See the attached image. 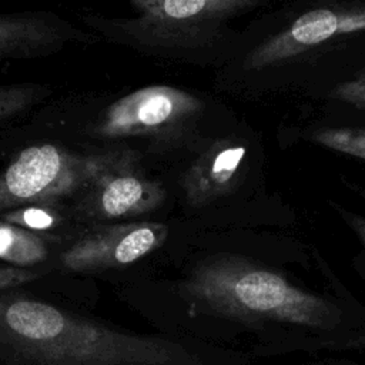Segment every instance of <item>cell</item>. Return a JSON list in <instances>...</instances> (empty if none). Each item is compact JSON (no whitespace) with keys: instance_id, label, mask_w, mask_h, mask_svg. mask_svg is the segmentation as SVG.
I'll return each instance as SVG.
<instances>
[{"instance_id":"cell-1","label":"cell","mask_w":365,"mask_h":365,"mask_svg":"<svg viewBox=\"0 0 365 365\" xmlns=\"http://www.w3.org/2000/svg\"><path fill=\"white\" fill-rule=\"evenodd\" d=\"M0 351L29 365H201L178 342L117 331L21 295L0 298Z\"/></svg>"},{"instance_id":"cell-2","label":"cell","mask_w":365,"mask_h":365,"mask_svg":"<svg viewBox=\"0 0 365 365\" xmlns=\"http://www.w3.org/2000/svg\"><path fill=\"white\" fill-rule=\"evenodd\" d=\"M181 291L198 307L241 321L267 319L314 328H329L338 322V309L324 298L234 255H215L198 262Z\"/></svg>"},{"instance_id":"cell-3","label":"cell","mask_w":365,"mask_h":365,"mask_svg":"<svg viewBox=\"0 0 365 365\" xmlns=\"http://www.w3.org/2000/svg\"><path fill=\"white\" fill-rule=\"evenodd\" d=\"M135 16L104 24L118 38L151 50L197 47L230 16L251 7L248 0H133Z\"/></svg>"},{"instance_id":"cell-4","label":"cell","mask_w":365,"mask_h":365,"mask_svg":"<svg viewBox=\"0 0 365 365\" xmlns=\"http://www.w3.org/2000/svg\"><path fill=\"white\" fill-rule=\"evenodd\" d=\"M201 108V100L185 90L148 86L110 104L96 125V134L103 138L140 137L168 147L188 134Z\"/></svg>"},{"instance_id":"cell-5","label":"cell","mask_w":365,"mask_h":365,"mask_svg":"<svg viewBox=\"0 0 365 365\" xmlns=\"http://www.w3.org/2000/svg\"><path fill=\"white\" fill-rule=\"evenodd\" d=\"M78 194L77 211L97 221L140 217L165 200L163 185L147 177L128 148L96 154L91 177Z\"/></svg>"},{"instance_id":"cell-6","label":"cell","mask_w":365,"mask_h":365,"mask_svg":"<svg viewBox=\"0 0 365 365\" xmlns=\"http://www.w3.org/2000/svg\"><path fill=\"white\" fill-rule=\"evenodd\" d=\"M94 164L96 155H77L53 144L27 147L0 174V210L78 194Z\"/></svg>"},{"instance_id":"cell-7","label":"cell","mask_w":365,"mask_h":365,"mask_svg":"<svg viewBox=\"0 0 365 365\" xmlns=\"http://www.w3.org/2000/svg\"><path fill=\"white\" fill-rule=\"evenodd\" d=\"M168 235L161 222L133 221L100 227L84 234L60 257L71 272H94L134 264L157 250Z\"/></svg>"},{"instance_id":"cell-8","label":"cell","mask_w":365,"mask_h":365,"mask_svg":"<svg viewBox=\"0 0 365 365\" xmlns=\"http://www.w3.org/2000/svg\"><path fill=\"white\" fill-rule=\"evenodd\" d=\"M365 30V10L336 13L329 9L307 11L285 31L261 44L248 58L252 68L289 58L338 34Z\"/></svg>"},{"instance_id":"cell-9","label":"cell","mask_w":365,"mask_h":365,"mask_svg":"<svg viewBox=\"0 0 365 365\" xmlns=\"http://www.w3.org/2000/svg\"><path fill=\"white\" fill-rule=\"evenodd\" d=\"M247 148L231 140H221L202 151L182 178L185 201L204 207L231 192L238 184Z\"/></svg>"},{"instance_id":"cell-10","label":"cell","mask_w":365,"mask_h":365,"mask_svg":"<svg viewBox=\"0 0 365 365\" xmlns=\"http://www.w3.org/2000/svg\"><path fill=\"white\" fill-rule=\"evenodd\" d=\"M74 37L73 30L38 13L0 14V60L48 54Z\"/></svg>"},{"instance_id":"cell-11","label":"cell","mask_w":365,"mask_h":365,"mask_svg":"<svg viewBox=\"0 0 365 365\" xmlns=\"http://www.w3.org/2000/svg\"><path fill=\"white\" fill-rule=\"evenodd\" d=\"M47 252L41 237L0 220V259L21 268L44 261Z\"/></svg>"},{"instance_id":"cell-12","label":"cell","mask_w":365,"mask_h":365,"mask_svg":"<svg viewBox=\"0 0 365 365\" xmlns=\"http://www.w3.org/2000/svg\"><path fill=\"white\" fill-rule=\"evenodd\" d=\"M311 138L331 150L365 160V130L359 128H322Z\"/></svg>"},{"instance_id":"cell-13","label":"cell","mask_w":365,"mask_h":365,"mask_svg":"<svg viewBox=\"0 0 365 365\" xmlns=\"http://www.w3.org/2000/svg\"><path fill=\"white\" fill-rule=\"evenodd\" d=\"M44 91L38 86L14 84L0 87V121L24 111L34 104Z\"/></svg>"},{"instance_id":"cell-14","label":"cell","mask_w":365,"mask_h":365,"mask_svg":"<svg viewBox=\"0 0 365 365\" xmlns=\"http://www.w3.org/2000/svg\"><path fill=\"white\" fill-rule=\"evenodd\" d=\"M1 220L24 230H47L56 225L58 217L56 212L36 205H24L14 208L1 215Z\"/></svg>"},{"instance_id":"cell-15","label":"cell","mask_w":365,"mask_h":365,"mask_svg":"<svg viewBox=\"0 0 365 365\" xmlns=\"http://www.w3.org/2000/svg\"><path fill=\"white\" fill-rule=\"evenodd\" d=\"M334 94L346 103L365 108V74L356 80L341 84Z\"/></svg>"},{"instance_id":"cell-16","label":"cell","mask_w":365,"mask_h":365,"mask_svg":"<svg viewBox=\"0 0 365 365\" xmlns=\"http://www.w3.org/2000/svg\"><path fill=\"white\" fill-rule=\"evenodd\" d=\"M36 277H37L36 272L26 268L0 265V291L23 285L29 281H33Z\"/></svg>"},{"instance_id":"cell-17","label":"cell","mask_w":365,"mask_h":365,"mask_svg":"<svg viewBox=\"0 0 365 365\" xmlns=\"http://www.w3.org/2000/svg\"><path fill=\"white\" fill-rule=\"evenodd\" d=\"M349 221H351V225L354 227V230L356 231L358 237L361 238L362 244L365 245V218L358 217V215H349Z\"/></svg>"}]
</instances>
